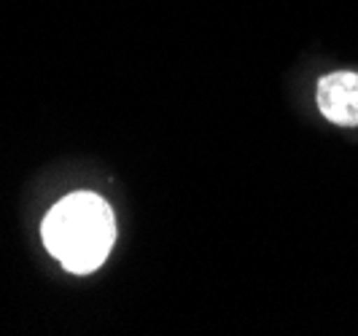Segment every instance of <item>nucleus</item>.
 Segmentation results:
<instances>
[{
	"mask_svg": "<svg viewBox=\"0 0 358 336\" xmlns=\"http://www.w3.org/2000/svg\"><path fill=\"white\" fill-rule=\"evenodd\" d=\"M43 245L73 275H90L108 258L116 240L113 210L92 191L65 196L43 218Z\"/></svg>",
	"mask_w": 358,
	"mask_h": 336,
	"instance_id": "nucleus-1",
	"label": "nucleus"
},
{
	"mask_svg": "<svg viewBox=\"0 0 358 336\" xmlns=\"http://www.w3.org/2000/svg\"><path fill=\"white\" fill-rule=\"evenodd\" d=\"M318 108L340 126H358V75L329 73L318 81Z\"/></svg>",
	"mask_w": 358,
	"mask_h": 336,
	"instance_id": "nucleus-2",
	"label": "nucleus"
}]
</instances>
